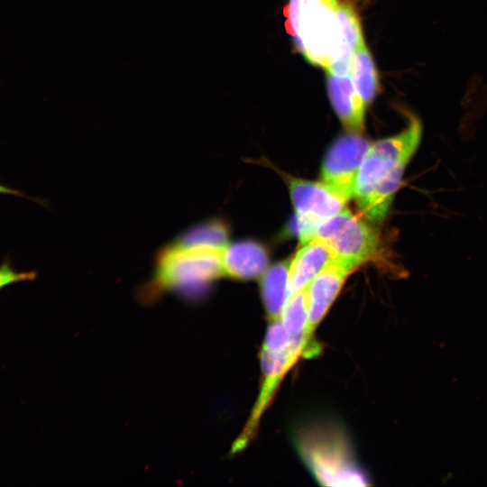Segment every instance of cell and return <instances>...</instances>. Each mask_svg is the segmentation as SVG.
<instances>
[{
    "label": "cell",
    "instance_id": "6da1fadb",
    "mask_svg": "<svg viewBox=\"0 0 487 487\" xmlns=\"http://www.w3.org/2000/svg\"><path fill=\"white\" fill-rule=\"evenodd\" d=\"M422 137V124L413 114L399 133L372 142L357 174L354 197L367 221L381 222L398 190L404 170Z\"/></svg>",
    "mask_w": 487,
    "mask_h": 487
},
{
    "label": "cell",
    "instance_id": "7a4b0ae2",
    "mask_svg": "<svg viewBox=\"0 0 487 487\" xmlns=\"http://www.w3.org/2000/svg\"><path fill=\"white\" fill-rule=\"evenodd\" d=\"M223 248L185 245L174 239L165 244L155 253L152 275L142 286V296L152 299L173 292L186 299H199L215 280L225 277Z\"/></svg>",
    "mask_w": 487,
    "mask_h": 487
},
{
    "label": "cell",
    "instance_id": "3957f363",
    "mask_svg": "<svg viewBox=\"0 0 487 487\" xmlns=\"http://www.w3.org/2000/svg\"><path fill=\"white\" fill-rule=\"evenodd\" d=\"M309 351L313 353L314 349L307 344L304 335H290L280 319L270 322L261 351V389L250 418L234 442V452L250 443L282 379L299 358Z\"/></svg>",
    "mask_w": 487,
    "mask_h": 487
},
{
    "label": "cell",
    "instance_id": "277c9868",
    "mask_svg": "<svg viewBox=\"0 0 487 487\" xmlns=\"http://www.w3.org/2000/svg\"><path fill=\"white\" fill-rule=\"evenodd\" d=\"M299 452L316 479L323 485H368L340 431L329 427H311L300 434Z\"/></svg>",
    "mask_w": 487,
    "mask_h": 487
},
{
    "label": "cell",
    "instance_id": "5b68a950",
    "mask_svg": "<svg viewBox=\"0 0 487 487\" xmlns=\"http://www.w3.org/2000/svg\"><path fill=\"white\" fill-rule=\"evenodd\" d=\"M314 237L324 241L337 260L354 268L372 259L380 244L378 234L346 207L318 224L313 230Z\"/></svg>",
    "mask_w": 487,
    "mask_h": 487
},
{
    "label": "cell",
    "instance_id": "8992f818",
    "mask_svg": "<svg viewBox=\"0 0 487 487\" xmlns=\"http://www.w3.org/2000/svg\"><path fill=\"white\" fill-rule=\"evenodd\" d=\"M289 190L299 222V239L305 244L312 239L315 227L345 207L347 200L328 185L289 178Z\"/></svg>",
    "mask_w": 487,
    "mask_h": 487
},
{
    "label": "cell",
    "instance_id": "52a82bcc",
    "mask_svg": "<svg viewBox=\"0 0 487 487\" xmlns=\"http://www.w3.org/2000/svg\"><path fill=\"white\" fill-rule=\"evenodd\" d=\"M370 145L362 134L349 133L338 137L325 156L322 181L347 201L354 197L359 168Z\"/></svg>",
    "mask_w": 487,
    "mask_h": 487
},
{
    "label": "cell",
    "instance_id": "ba28073f",
    "mask_svg": "<svg viewBox=\"0 0 487 487\" xmlns=\"http://www.w3.org/2000/svg\"><path fill=\"white\" fill-rule=\"evenodd\" d=\"M354 266L335 259L321 271L307 287L308 320L305 331L307 344L311 345L312 335L338 296L345 280L355 270Z\"/></svg>",
    "mask_w": 487,
    "mask_h": 487
},
{
    "label": "cell",
    "instance_id": "9c48e42d",
    "mask_svg": "<svg viewBox=\"0 0 487 487\" xmlns=\"http://www.w3.org/2000/svg\"><path fill=\"white\" fill-rule=\"evenodd\" d=\"M326 88L331 105L344 127L349 133L362 134L366 106L355 89L350 74L326 72Z\"/></svg>",
    "mask_w": 487,
    "mask_h": 487
},
{
    "label": "cell",
    "instance_id": "30bf717a",
    "mask_svg": "<svg viewBox=\"0 0 487 487\" xmlns=\"http://www.w3.org/2000/svg\"><path fill=\"white\" fill-rule=\"evenodd\" d=\"M335 259L331 248L317 237L303 244L289 263V299L306 289L313 279Z\"/></svg>",
    "mask_w": 487,
    "mask_h": 487
},
{
    "label": "cell",
    "instance_id": "8fae6325",
    "mask_svg": "<svg viewBox=\"0 0 487 487\" xmlns=\"http://www.w3.org/2000/svg\"><path fill=\"white\" fill-rule=\"evenodd\" d=\"M224 275L236 280H253L268 268V254L259 244L252 241L228 243L221 253Z\"/></svg>",
    "mask_w": 487,
    "mask_h": 487
},
{
    "label": "cell",
    "instance_id": "7c38bea8",
    "mask_svg": "<svg viewBox=\"0 0 487 487\" xmlns=\"http://www.w3.org/2000/svg\"><path fill=\"white\" fill-rule=\"evenodd\" d=\"M289 260L277 262L262 275V296L270 322L280 319L289 299Z\"/></svg>",
    "mask_w": 487,
    "mask_h": 487
},
{
    "label": "cell",
    "instance_id": "4fadbf2b",
    "mask_svg": "<svg viewBox=\"0 0 487 487\" xmlns=\"http://www.w3.org/2000/svg\"><path fill=\"white\" fill-rule=\"evenodd\" d=\"M350 76L365 106H369L380 91V80L373 59L364 39L357 44L352 52Z\"/></svg>",
    "mask_w": 487,
    "mask_h": 487
},
{
    "label": "cell",
    "instance_id": "5bb4252c",
    "mask_svg": "<svg viewBox=\"0 0 487 487\" xmlns=\"http://www.w3.org/2000/svg\"><path fill=\"white\" fill-rule=\"evenodd\" d=\"M174 240L185 245L223 248L228 244V227L219 218L206 219L185 228Z\"/></svg>",
    "mask_w": 487,
    "mask_h": 487
},
{
    "label": "cell",
    "instance_id": "9a60e30c",
    "mask_svg": "<svg viewBox=\"0 0 487 487\" xmlns=\"http://www.w3.org/2000/svg\"><path fill=\"white\" fill-rule=\"evenodd\" d=\"M280 320L290 335H305L308 320L307 288L300 290L288 300Z\"/></svg>",
    "mask_w": 487,
    "mask_h": 487
},
{
    "label": "cell",
    "instance_id": "2e32d148",
    "mask_svg": "<svg viewBox=\"0 0 487 487\" xmlns=\"http://www.w3.org/2000/svg\"><path fill=\"white\" fill-rule=\"evenodd\" d=\"M333 12L345 43L353 51L357 44L364 39L356 14L349 5L342 3Z\"/></svg>",
    "mask_w": 487,
    "mask_h": 487
},
{
    "label": "cell",
    "instance_id": "e0dca14e",
    "mask_svg": "<svg viewBox=\"0 0 487 487\" xmlns=\"http://www.w3.org/2000/svg\"><path fill=\"white\" fill-rule=\"evenodd\" d=\"M36 277L34 271H15L8 262L0 265V289L13 283L32 280Z\"/></svg>",
    "mask_w": 487,
    "mask_h": 487
},
{
    "label": "cell",
    "instance_id": "ac0fdd59",
    "mask_svg": "<svg viewBox=\"0 0 487 487\" xmlns=\"http://www.w3.org/2000/svg\"><path fill=\"white\" fill-rule=\"evenodd\" d=\"M0 194L14 195L20 197H25L24 194L21 193L19 190L3 186L0 184Z\"/></svg>",
    "mask_w": 487,
    "mask_h": 487
},
{
    "label": "cell",
    "instance_id": "d6986e66",
    "mask_svg": "<svg viewBox=\"0 0 487 487\" xmlns=\"http://www.w3.org/2000/svg\"><path fill=\"white\" fill-rule=\"evenodd\" d=\"M331 10H335L341 4L338 0H317Z\"/></svg>",
    "mask_w": 487,
    "mask_h": 487
}]
</instances>
